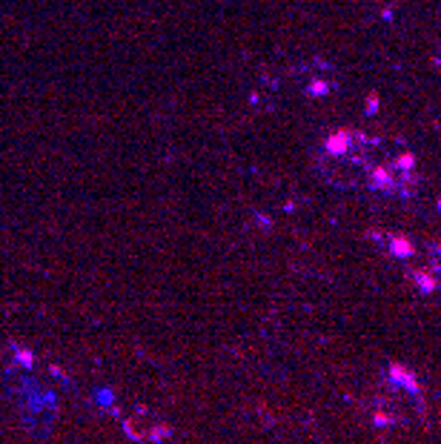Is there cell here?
<instances>
[{
    "label": "cell",
    "instance_id": "1",
    "mask_svg": "<svg viewBox=\"0 0 441 444\" xmlns=\"http://www.w3.org/2000/svg\"><path fill=\"white\" fill-rule=\"evenodd\" d=\"M126 433L132 438H152L158 433H164V427H158L149 416H132L129 422H126Z\"/></svg>",
    "mask_w": 441,
    "mask_h": 444
}]
</instances>
